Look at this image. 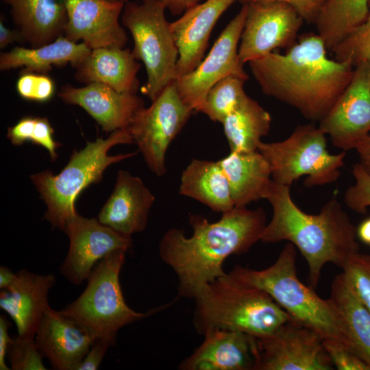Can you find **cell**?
I'll return each mask as SVG.
<instances>
[{"label":"cell","instance_id":"b9f144b4","mask_svg":"<svg viewBox=\"0 0 370 370\" xmlns=\"http://www.w3.org/2000/svg\"><path fill=\"white\" fill-rule=\"evenodd\" d=\"M23 42V39L18 29H11L3 23L2 16L0 20V48L5 49L8 45L15 42Z\"/></svg>","mask_w":370,"mask_h":370},{"label":"cell","instance_id":"e575fe53","mask_svg":"<svg viewBox=\"0 0 370 370\" xmlns=\"http://www.w3.org/2000/svg\"><path fill=\"white\" fill-rule=\"evenodd\" d=\"M7 355L12 370H46L34 337L12 338Z\"/></svg>","mask_w":370,"mask_h":370},{"label":"cell","instance_id":"603a6c76","mask_svg":"<svg viewBox=\"0 0 370 370\" xmlns=\"http://www.w3.org/2000/svg\"><path fill=\"white\" fill-rule=\"evenodd\" d=\"M140 66L130 49L97 48L75 66V78L80 83H101L119 92L136 94L139 87L136 75Z\"/></svg>","mask_w":370,"mask_h":370},{"label":"cell","instance_id":"7bdbcfd3","mask_svg":"<svg viewBox=\"0 0 370 370\" xmlns=\"http://www.w3.org/2000/svg\"><path fill=\"white\" fill-rule=\"evenodd\" d=\"M172 15H182L190 8L199 3L201 0H159Z\"/></svg>","mask_w":370,"mask_h":370},{"label":"cell","instance_id":"6da1fadb","mask_svg":"<svg viewBox=\"0 0 370 370\" xmlns=\"http://www.w3.org/2000/svg\"><path fill=\"white\" fill-rule=\"evenodd\" d=\"M222 214L214 223L191 214L190 237L177 228L163 235L160 256L176 274L180 297L195 299L209 283L227 274L223 264L228 256L245 253L260 241L267 225L263 209L234 206Z\"/></svg>","mask_w":370,"mask_h":370},{"label":"cell","instance_id":"f1b7e54d","mask_svg":"<svg viewBox=\"0 0 370 370\" xmlns=\"http://www.w3.org/2000/svg\"><path fill=\"white\" fill-rule=\"evenodd\" d=\"M271 121L269 113L247 95L222 123L230 151L258 150L261 138L269 134Z\"/></svg>","mask_w":370,"mask_h":370},{"label":"cell","instance_id":"ba28073f","mask_svg":"<svg viewBox=\"0 0 370 370\" xmlns=\"http://www.w3.org/2000/svg\"><path fill=\"white\" fill-rule=\"evenodd\" d=\"M165 10L159 0L131 1L125 3L121 16V24L133 38L132 54L147 71V79L140 91L151 101L177 77L178 49Z\"/></svg>","mask_w":370,"mask_h":370},{"label":"cell","instance_id":"d6a6232c","mask_svg":"<svg viewBox=\"0 0 370 370\" xmlns=\"http://www.w3.org/2000/svg\"><path fill=\"white\" fill-rule=\"evenodd\" d=\"M330 51L336 60H349L354 66L360 62L370 64V14L362 25Z\"/></svg>","mask_w":370,"mask_h":370},{"label":"cell","instance_id":"d590c367","mask_svg":"<svg viewBox=\"0 0 370 370\" xmlns=\"http://www.w3.org/2000/svg\"><path fill=\"white\" fill-rule=\"evenodd\" d=\"M16 88L23 99L38 103L49 101L55 92V84L50 77L34 72H22Z\"/></svg>","mask_w":370,"mask_h":370},{"label":"cell","instance_id":"44dd1931","mask_svg":"<svg viewBox=\"0 0 370 370\" xmlns=\"http://www.w3.org/2000/svg\"><path fill=\"white\" fill-rule=\"evenodd\" d=\"M154 195L140 178L119 170L114 188L101 208L98 220L127 236L145 230Z\"/></svg>","mask_w":370,"mask_h":370},{"label":"cell","instance_id":"7c38bea8","mask_svg":"<svg viewBox=\"0 0 370 370\" xmlns=\"http://www.w3.org/2000/svg\"><path fill=\"white\" fill-rule=\"evenodd\" d=\"M247 5L230 21L210 51L190 73L177 77V91L182 101L194 112H199L208 92L223 78L235 75L248 79L238 56V46L245 25Z\"/></svg>","mask_w":370,"mask_h":370},{"label":"cell","instance_id":"8fae6325","mask_svg":"<svg viewBox=\"0 0 370 370\" xmlns=\"http://www.w3.org/2000/svg\"><path fill=\"white\" fill-rule=\"evenodd\" d=\"M255 370H331L323 338L293 319L272 332L254 336Z\"/></svg>","mask_w":370,"mask_h":370},{"label":"cell","instance_id":"9c48e42d","mask_svg":"<svg viewBox=\"0 0 370 370\" xmlns=\"http://www.w3.org/2000/svg\"><path fill=\"white\" fill-rule=\"evenodd\" d=\"M325 134L314 123L299 125L285 140L260 142L258 147L267 160L271 180L291 186L300 177L307 175V188L336 182L341 175L346 151L331 154L327 149Z\"/></svg>","mask_w":370,"mask_h":370},{"label":"cell","instance_id":"74e56055","mask_svg":"<svg viewBox=\"0 0 370 370\" xmlns=\"http://www.w3.org/2000/svg\"><path fill=\"white\" fill-rule=\"evenodd\" d=\"M325 349L334 367L338 370H370V367L344 343L337 339H323Z\"/></svg>","mask_w":370,"mask_h":370},{"label":"cell","instance_id":"5bb4252c","mask_svg":"<svg viewBox=\"0 0 370 370\" xmlns=\"http://www.w3.org/2000/svg\"><path fill=\"white\" fill-rule=\"evenodd\" d=\"M64 231L69 247L60 266L61 274L71 284L79 286L98 262L116 251H127L132 247L131 236L123 234L101 223L77 214L66 223Z\"/></svg>","mask_w":370,"mask_h":370},{"label":"cell","instance_id":"ab89813d","mask_svg":"<svg viewBox=\"0 0 370 370\" xmlns=\"http://www.w3.org/2000/svg\"><path fill=\"white\" fill-rule=\"evenodd\" d=\"M115 342V340L108 337L97 338L89 349L77 370H97L108 348Z\"/></svg>","mask_w":370,"mask_h":370},{"label":"cell","instance_id":"d4e9b609","mask_svg":"<svg viewBox=\"0 0 370 370\" xmlns=\"http://www.w3.org/2000/svg\"><path fill=\"white\" fill-rule=\"evenodd\" d=\"M328 300L336 316L343 343L370 367V310L356 297L342 273L333 280Z\"/></svg>","mask_w":370,"mask_h":370},{"label":"cell","instance_id":"4dcf8cb0","mask_svg":"<svg viewBox=\"0 0 370 370\" xmlns=\"http://www.w3.org/2000/svg\"><path fill=\"white\" fill-rule=\"evenodd\" d=\"M247 79L235 76H227L215 84L207 94L201 112L215 122L223 123L247 97L244 84Z\"/></svg>","mask_w":370,"mask_h":370},{"label":"cell","instance_id":"9a60e30c","mask_svg":"<svg viewBox=\"0 0 370 370\" xmlns=\"http://www.w3.org/2000/svg\"><path fill=\"white\" fill-rule=\"evenodd\" d=\"M319 127L332 145L344 151L355 149L370 134V64H355L352 77Z\"/></svg>","mask_w":370,"mask_h":370},{"label":"cell","instance_id":"277c9868","mask_svg":"<svg viewBox=\"0 0 370 370\" xmlns=\"http://www.w3.org/2000/svg\"><path fill=\"white\" fill-rule=\"evenodd\" d=\"M194 299L193 325L202 336L226 330L261 336L292 319L267 293L240 284L228 273L209 283Z\"/></svg>","mask_w":370,"mask_h":370},{"label":"cell","instance_id":"52a82bcc","mask_svg":"<svg viewBox=\"0 0 370 370\" xmlns=\"http://www.w3.org/2000/svg\"><path fill=\"white\" fill-rule=\"evenodd\" d=\"M125 254L116 251L100 260L88 278L84 291L60 310L88 328L97 339L108 337L116 341L121 328L165 307H157L144 313L134 311L127 304L119 279Z\"/></svg>","mask_w":370,"mask_h":370},{"label":"cell","instance_id":"2e32d148","mask_svg":"<svg viewBox=\"0 0 370 370\" xmlns=\"http://www.w3.org/2000/svg\"><path fill=\"white\" fill-rule=\"evenodd\" d=\"M67 13L64 36L91 50L124 48L127 36L119 19L125 3L110 0H63Z\"/></svg>","mask_w":370,"mask_h":370},{"label":"cell","instance_id":"5b68a950","mask_svg":"<svg viewBox=\"0 0 370 370\" xmlns=\"http://www.w3.org/2000/svg\"><path fill=\"white\" fill-rule=\"evenodd\" d=\"M128 143H134L128 130H118L106 139L99 138L88 141L82 149L74 151L58 174L45 170L30 175L47 206L44 218L53 228L64 230L68 221L78 214L75 208L77 197L90 184L101 182L104 171L110 165L136 155L108 154L113 146Z\"/></svg>","mask_w":370,"mask_h":370},{"label":"cell","instance_id":"60d3db41","mask_svg":"<svg viewBox=\"0 0 370 370\" xmlns=\"http://www.w3.org/2000/svg\"><path fill=\"white\" fill-rule=\"evenodd\" d=\"M11 326V323L8 321L5 315L0 317V369H11L5 362V357L8 347L12 342V338L10 336L8 330Z\"/></svg>","mask_w":370,"mask_h":370},{"label":"cell","instance_id":"f546056e","mask_svg":"<svg viewBox=\"0 0 370 370\" xmlns=\"http://www.w3.org/2000/svg\"><path fill=\"white\" fill-rule=\"evenodd\" d=\"M370 14L369 0H326L314 23L331 51L362 25Z\"/></svg>","mask_w":370,"mask_h":370},{"label":"cell","instance_id":"cb8c5ba5","mask_svg":"<svg viewBox=\"0 0 370 370\" xmlns=\"http://www.w3.org/2000/svg\"><path fill=\"white\" fill-rule=\"evenodd\" d=\"M23 41L40 47L64 35L67 13L63 0H1Z\"/></svg>","mask_w":370,"mask_h":370},{"label":"cell","instance_id":"d6986e66","mask_svg":"<svg viewBox=\"0 0 370 370\" xmlns=\"http://www.w3.org/2000/svg\"><path fill=\"white\" fill-rule=\"evenodd\" d=\"M236 0H206L170 23L178 49L177 77L193 71L204 58L210 34L220 16Z\"/></svg>","mask_w":370,"mask_h":370},{"label":"cell","instance_id":"8992f818","mask_svg":"<svg viewBox=\"0 0 370 370\" xmlns=\"http://www.w3.org/2000/svg\"><path fill=\"white\" fill-rule=\"evenodd\" d=\"M296 247L288 242L269 267L254 270L236 266L228 275L234 280L267 293L297 322L323 338L343 342L339 325L328 299L318 296L297 277Z\"/></svg>","mask_w":370,"mask_h":370},{"label":"cell","instance_id":"4fadbf2b","mask_svg":"<svg viewBox=\"0 0 370 370\" xmlns=\"http://www.w3.org/2000/svg\"><path fill=\"white\" fill-rule=\"evenodd\" d=\"M247 5L238 56L242 64L264 56L276 49L291 47L304 20L290 4L282 1Z\"/></svg>","mask_w":370,"mask_h":370},{"label":"cell","instance_id":"4316f807","mask_svg":"<svg viewBox=\"0 0 370 370\" xmlns=\"http://www.w3.org/2000/svg\"><path fill=\"white\" fill-rule=\"evenodd\" d=\"M91 49L84 42H74L64 35L47 45L25 48L16 47L0 54V70L23 67L22 72L46 74L54 66L68 63L73 66L83 61Z\"/></svg>","mask_w":370,"mask_h":370},{"label":"cell","instance_id":"7dc6e473","mask_svg":"<svg viewBox=\"0 0 370 370\" xmlns=\"http://www.w3.org/2000/svg\"><path fill=\"white\" fill-rule=\"evenodd\" d=\"M110 1H120V2H123L124 3L128 2V1H133V0H110Z\"/></svg>","mask_w":370,"mask_h":370},{"label":"cell","instance_id":"484cf974","mask_svg":"<svg viewBox=\"0 0 370 370\" xmlns=\"http://www.w3.org/2000/svg\"><path fill=\"white\" fill-rule=\"evenodd\" d=\"M219 162L228 180L235 206H246L263 199L271 173L267 160L260 151H230Z\"/></svg>","mask_w":370,"mask_h":370},{"label":"cell","instance_id":"3957f363","mask_svg":"<svg viewBox=\"0 0 370 370\" xmlns=\"http://www.w3.org/2000/svg\"><path fill=\"white\" fill-rule=\"evenodd\" d=\"M263 199L271 205L273 215L260 241L293 243L308 263L312 288L317 286L327 263L341 268L349 257L359 252L356 228L335 196L318 214H307L292 199L289 186L271 180Z\"/></svg>","mask_w":370,"mask_h":370},{"label":"cell","instance_id":"f35d334b","mask_svg":"<svg viewBox=\"0 0 370 370\" xmlns=\"http://www.w3.org/2000/svg\"><path fill=\"white\" fill-rule=\"evenodd\" d=\"M242 5L251 3L282 1L292 5L304 21L314 24L319 13L326 0H238Z\"/></svg>","mask_w":370,"mask_h":370},{"label":"cell","instance_id":"ee69618b","mask_svg":"<svg viewBox=\"0 0 370 370\" xmlns=\"http://www.w3.org/2000/svg\"><path fill=\"white\" fill-rule=\"evenodd\" d=\"M355 149L359 156V164L370 176V134L358 144Z\"/></svg>","mask_w":370,"mask_h":370},{"label":"cell","instance_id":"7a4b0ae2","mask_svg":"<svg viewBox=\"0 0 370 370\" xmlns=\"http://www.w3.org/2000/svg\"><path fill=\"white\" fill-rule=\"evenodd\" d=\"M317 34L303 36L284 54L276 52L247 63L262 92L319 122L334 106L353 75L349 60L330 59Z\"/></svg>","mask_w":370,"mask_h":370},{"label":"cell","instance_id":"ffe728a7","mask_svg":"<svg viewBox=\"0 0 370 370\" xmlns=\"http://www.w3.org/2000/svg\"><path fill=\"white\" fill-rule=\"evenodd\" d=\"M56 283L52 273L39 275L26 269L17 273L12 283L0 293V308L16 324L18 335L35 337L50 308L48 295Z\"/></svg>","mask_w":370,"mask_h":370},{"label":"cell","instance_id":"f6af8a7d","mask_svg":"<svg viewBox=\"0 0 370 370\" xmlns=\"http://www.w3.org/2000/svg\"><path fill=\"white\" fill-rule=\"evenodd\" d=\"M16 273L8 267H0V288L1 290L8 288L14 281Z\"/></svg>","mask_w":370,"mask_h":370},{"label":"cell","instance_id":"bcb514c9","mask_svg":"<svg viewBox=\"0 0 370 370\" xmlns=\"http://www.w3.org/2000/svg\"><path fill=\"white\" fill-rule=\"evenodd\" d=\"M356 232L360 241L370 245V217L360 223L356 229Z\"/></svg>","mask_w":370,"mask_h":370},{"label":"cell","instance_id":"e0dca14e","mask_svg":"<svg viewBox=\"0 0 370 370\" xmlns=\"http://www.w3.org/2000/svg\"><path fill=\"white\" fill-rule=\"evenodd\" d=\"M96 340L85 326L51 307L34 337L40 354L56 370H77Z\"/></svg>","mask_w":370,"mask_h":370},{"label":"cell","instance_id":"83f0119b","mask_svg":"<svg viewBox=\"0 0 370 370\" xmlns=\"http://www.w3.org/2000/svg\"><path fill=\"white\" fill-rule=\"evenodd\" d=\"M179 193L218 212H225L235 206L228 180L219 161L192 159L182 171Z\"/></svg>","mask_w":370,"mask_h":370},{"label":"cell","instance_id":"836d02e7","mask_svg":"<svg viewBox=\"0 0 370 370\" xmlns=\"http://www.w3.org/2000/svg\"><path fill=\"white\" fill-rule=\"evenodd\" d=\"M341 269L353 292L370 310V255L358 252L349 257Z\"/></svg>","mask_w":370,"mask_h":370},{"label":"cell","instance_id":"30bf717a","mask_svg":"<svg viewBox=\"0 0 370 370\" xmlns=\"http://www.w3.org/2000/svg\"><path fill=\"white\" fill-rule=\"evenodd\" d=\"M193 112L182 101L175 81L151 101L149 107L140 109L132 119L127 129L147 165L156 175L166 173L168 147Z\"/></svg>","mask_w":370,"mask_h":370},{"label":"cell","instance_id":"1f68e13d","mask_svg":"<svg viewBox=\"0 0 370 370\" xmlns=\"http://www.w3.org/2000/svg\"><path fill=\"white\" fill-rule=\"evenodd\" d=\"M54 130L48 119L25 116L8 128L7 137L13 145L20 146L26 142L44 147L51 161L58 158L57 149L61 144L53 138Z\"/></svg>","mask_w":370,"mask_h":370},{"label":"cell","instance_id":"ac0fdd59","mask_svg":"<svg viewBox=\"0 0 370 370\" xmlns=\"http://www.w3.org/2000/svg\"><path fill=\"white\" fill-rule=\"evenodd\" d=\"M58 96L66 103L82 108L106 132L127 129L134 114L144 107V101L136 94L119 92L97 82L79 88L63 86Z\"/></svg>","mask_w":370,"mask_h":370},{"label":"cell","instance_id":"8d00e7d4","mask_svg":"<svg viewBox=\"0 0 370 370\" xmlns=\"http://www.w3.org/2000/svg\"><path fill=\"white\" fill-rule=\"evenodd\" d=\"M352 174L355 182L346 190L344 202L352 210L365 214L370 207V176L359 162L353 166Z\"/></svg>","mask_w":370,"mask_h":370},{"label":"cell","instance_id":"7402d4cb","mask_svg":"<svg viewBox=\"0 0 370 370\" xmlns=\"http://www.w3.org/2000/svg\"><path fill=\"white\" fill-rule=\"evenodd\" d=\"M179 366L183 370H255L254 336L215 330Z\"/></svg>","mask_w":370,"mask_h":370}]
</instances>
